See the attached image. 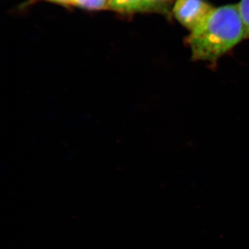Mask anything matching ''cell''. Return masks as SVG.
Listing matches in <instances>:
<instances>
[{"mask_svg":"<svg viewBox=\"0 0 249 249\" xmlns=\"http://www.w3.org/2000/svg\"><path fill=\"white\" fill-rule=\"evenodd\" d=\"M110 9L121 12H143L155 10L157 2L154 0H109Z\"/></svg>","mask_w":249,"mask_h":249,"instance_id":"3957f363","label":"cell"},{"mask_svg":"<svg viewBox=\"0 0 249 249\" xmlns=\"http://www.w3.org/2000/svg\"><path fill=\"white\" fill-rule=\"evenodd\" d=\"M107 0H73L72 4L81 6L85 9L99 10L106 9L108 6Z\"/></svg>","mask_w":249,"mask_h":249,"instance_id":"277c9868","label":"cell"},{"mask_svg":"<svg viewBox=\"0 0 249 249\" xmlns=\"http://www.w3.org/2000/svg\"><path fill=\"white\" fill-rule=\"evenodd\" d=\"M49 1H54V2L60 3V4H72L73 0H49Z\"/></svg>","mask_w":249,"mask_h":249,"instance_id":"8992f818","label":"cell"},{"mask_svg":"<svg viewBox=\"0 0 249 249\" xmlns=\"http://www.w3.org/2000/svg\"><path fill=\"white\" fill-rule=\"evenodd\" d=\"M239 11L242 21L245 24L246 30V38L249 37V0H241L239 3Z\"/></svg>","mask_w":249,"mask_h":249,"instance_id":"5b68a950","label":"cell"},{"mask_svg":"<svg viewBox=\"0 0 249 249\" xmlns=\"http://www.w3.org/2000/svg\"><path fill=\"white\" fill-rule=\"evenodd\" d=\"M154 1H155V2H157V1H168V0H154Z\"/></svg>","mask_w":249,"mask_h":249,"instance_id":"52a82bcc","label":"cell"},{"mask_svg":"<svg viewBox=\"0 0 249 249\" xmlns=\"http://www.w3.org/2000/svg\"><path fill=\"white\" fill-rule=\"evenodd\" d=\"M213 9L205 0H177L173 14L183 27L191 31L203 22Z\"/></svg>","mask_w":249,"mask_h":249,"instance_id":"7a4b0ae2","label":"cell"},{"mask_svg":"<svg viewBox=\"0 0 249 249\" xmlns=\"http://www.w3.org/2000/svg\"><path fill=\"white\" fill-rule=\"evenodd\" d=\"M246 38L245 24L237 5L213 8L191 31L187 42L195 61L215 62Z\"/></svg>","mask_w":249,"mask_h":249,"instance_id":"6da1fadb","label":"cell"}]
</instances>
